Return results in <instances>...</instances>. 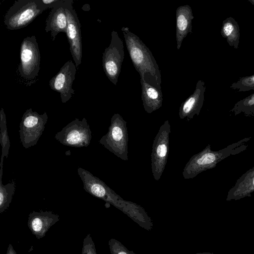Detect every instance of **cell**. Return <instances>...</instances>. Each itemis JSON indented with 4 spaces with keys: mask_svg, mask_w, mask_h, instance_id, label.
I'll list each match as a JSON object with an SVG mask.
<instances>
[{
    "mask_svg": "<svg viewBox=\"0 0 254 254\" xmlns=\"http://www.w3.org/2000/svg\"><path fill=\"white\" fill-rule=\"evenodd\" d=\"M77 173L87 192L113 205L143 228L147 229L150 226L151 220L141 206L124 200L104 182L88 171L79 167Z\"/></svg>",
    "mask_w": 254,
    "mask_h": 254,
    "instance_id": "obj_1",
    "label": "cell"
},
{
    "mask_svg": "<svg viewBox=\"0 0 254 254\" xmlns=\"http://www.w3.org/2000/svg\"><path fill=\"white\" fill-rule=\"evenodd\" d=\"M121 30L124 34L127 49L136 70L139 74L147 73L154 77L161 85V72L149 49L128 27L124 26Z\"/></svg>",
    "mask_w": 254,
    "mask_h": 254,
    "instance_id": "obj_2",
    "label": "cell"
},
{
    "mask_svg": "<svg viewBox=\"0 0 254 254\" xmlns=\"http://www.w3.org/2000/svg\"><path fill=\"white\" fill-rule=\"evenodd\" d=\"M128 135L127 122L118 113L111 120L107 133L99 142L106 149L124 161H127Z\"/></svg>",
    "mask_w": 254,
    "mask_h": 254,
    "instance_id": "obj_3",
    "label": "cell"
},
{
    "mask_svg": "<svg viewBox=\"0 0 254 254\" xmlns=\"http://www.w3.org/2000/svg\"><path fill=\"white\" fill-rule=\"evenodd\" d=\"M45 11L38 0H17L7 11L4 23L10 30L21 29L27 26Z\"/></svg>",
    "mask_w": 254,
    "mask_h": 254,
    "instance_id": "obj_4",
    "label": "cell"
},
{
    "mask_svg": "<svg viewBox=\"0 0 254 254\" xmlns=\"http://www.w3.org/2000/svg\"><path fill=\"white\" fill-rule=\"evenodd\" d=\"M46 112L39 114L32 108L24 113L19 125L20 140L25 149L35 145L42 135L48 121Z\"/></svg>",
    "mask_w": 254,
    "mask_h": 254,
    "instance_id": "obj_5",
    "label": "cell"
},
{
    "mask_svg": "<svg viewBox=\"0 0 254 254\" xmlns=\"http://www.w3.org/2000/svg\"><path fill=\"white\" fill-rule=\"evenodd\" d=\"M171 126L168 120L164 122L155 136L151 154V170L155 181H159L165 170L169 152Z\"/></svg>",
    "mask_w": 254,
    "mask_h": 254,
    "instance_id": "obj_6",
    "label": "cell"
},
{
    "mask_svg": "<svg viewBox=\"0 0 254 254\" xmlns=\"http://www.w3.org/2000/svg\"><path fill=\"white\" fill-rule=\"evenodd\" d=\"M124 58L123 40L118 32L113 30L110 44L103 54L102 64L107 77L115 85L117 84Z\"/></svg>",
    "mask_w": 254,
    "mask_h": 254,
    "instance_id": "obj_7",
    "label": "cell"
},
{
    "mask_svg": "<svg viewBox=\"0 0 254 254\" xmlns=\"http://www.w3.org/2000/svg\"><path fill=\"white\" fill-rule=\"evenodd\" d=\"M20 62L18 71L20 76L31 80L38 75L40 65V53L35 36H27L20 45Z\"/></svg>",
    "mask_w": 254,
    "mask_h": 254,
    "instance_id": "obj_8",
    "label": "cell"
},
{
    "mask_svg": "<svg viewBox=\"0 0 254 254\" xmlns=\"http://www.w3.org/2000/svg\"><path fill=\"white\" fill-rule=\"evenodd\" d=\"M92 132L85 118H76L66 125L55 136L61 144L70 147H82L89 146L92 139Z\"/></svg>",
    "mask_w": 254,
    "mask_h": 254,
    "instance_id": "obj_9",
    "label": "cell"
},
{
    "mask_svg": "<svg viewBox=\"0 0 254 254\" xmlns=\"http://www.w3.org/2000/svg\"><path fill=\"white\" fill-rule=\"evenodd\" d=\"M73 2V0H69L64 7L67 19L66 34L72 57L76 68H78L82 57L81 25L76 12L72 6Z\"/></svg>",
    "mask_w": 254,
    "mask_h": 254,
    "instance_id": "obj_10",
    "label": "cell"
},
{
    "mask_svg": "<svg viewBox=\"0 0 254 254\" xmlns=\"http://www.w3.org/2000/svg\"><path fill=\"white\" fill-rule=\"evenodd\" d=\"M76 68L75 64L69 60L49 81L51 89L60 94L63 103L69 100L74 94L72 84L75 79Z\"/></svg>",
    "mask_w": 254,
    "mask_h": 254,
    "instance_id": "obj_11",
    "label": "cell"
},
{
    "mask_svg": "<svg viewBox=\"0 0 254 254\" xmlns=\"http://www.w3.org/2000/svg\"><path fill=\"white\" fill-rule=\"evenodd\" d=\"M140 77L143 108L147 113L151 114L162 106L161 86L154 77L149 74L142 73Z\"/></svg>",
    "mask_w": 254,
    "mask_h": 254,
    "instance_id": "obj_12",
    "label": "cell"
},
{
    "mask_svg": "<svg viewBox=\"0 0 254 254\" xmlns=\"http://www.w3.org/2000/svg\"><path fill=\"white\" fill-rule=\"evenodd\" d=\"M205 89L204 82L200 79L198 80L193 93L182 102L179 108V116L181 119L186 118L189 121L194 115H199L203 104Z\"/></svg>",
    "mask_w": 254,
    "mask_h": 254,
    "instance_id": "obj_13",
    "label": "cell"
},
{
    "mask_svg": "<svg viewBox=\"0 0 254 254\" xmlns=\"http://www.w3.org/2000/svg\"><path fill=\"white\" fill-rule=\"evenodd\" d=\"M60 220L59 216L52 211L31 212L28 218V227L37 239L46 235L49 229Z\"/></svg>",
    "mask_w": 254,
    "mask_h": 254,
    "instance_id": "obj_14",
    "label": "cell"
},
{
    "mask_svg": "<svg viewBox=\"0 0 254 254\" xmlns=\"http://www.w3.org/2000/svg\"><path fill=\"white\" fill-rule=\"evenodd\" d=\"M69 0L53 7L47 18L45 31L51 32L53 41L60 32L66 34L67 19L64 7Z\"/></svg>",
    "mask_w": 254,
    "mask_h": 254,
    "instance_id": "obj_15",
    "label": "cell"
},
{
    "mask_svg": "<svg viewBox=\"0 0 254 254\" xmlns=\"http://www.w3.org/2000/svg\"><path fill=\"white\" fill-rule=\"evenodd\" d=\"M176 42L179 50L189 33H192V21L194 18L191 7L188 5L179 6L176 10Z\"/></svg>",
    "mask_w": 254,
    "mask_h": 254,
    "instance_id": "obj_16",
    "label": "cell"
},
{
    "mask_svg": "<svg viewBox=\"0 0 254 254\" xmlns=\"http://www.w3.org/2000/svg\"><path fill=\"white\" fill-rule=\"evenodd\" d=\"M254 192V167L243 174L229 190L227 201L237 200L251 196Z\"/></svg>",
    "mask_w": 254,
    "mask_h": 254,
    "instance_id": "obj_17",
    "label": "cell"
},
{
    "mask_svg": "<svg viewBox=\"0 0 254 254\" xmlns=\"http://www.w3.org/2000/svg\"><path fill=\"white\" fill-rule=\"evenodd\" d=\"M220 33L230 46L236 49L239 47L240 28L234 18L229 17L223 21Z\"/></svg>",
    "mask_w": 254,
    "mask_h": 254,
    "instance_id": "obj_18",
    "label": "cell"
},
{
    "mask_svg": "<svg viewBox=\"0 0 254 254\" xmlns=\"http://www.w3.org/2000/svg\"><path fill=\"white\" fill-rule=\"evenodd\" d=\"M4 158L1 157L0 163V213L4 212L9 206L12 201L13 194L15 190V183L14 181L3 185L2 177L3 173V163Z\"/></svg>",
    "mask_w": 254,
    "mask_h": 254,
    "instance_id": "obj_19",
    "label": "cell"
},
{
    "mask_svg": "<svg viewBox=\"0 0 254 254\" xmlns=\"http://www.w3.org/2000/svg\"><path fill=\"white\" fill-rule=\"evenodd\" d=\"M230 112L235 116L243 114L247 117H254V93L238 101Z\"/></svg>",
    "mask_w": 254,
    "mask_h": 254,
    "instance_id": "obj_20",
    "label": "cell"
},
{
    "mask_svg": "<svg viewBox=\"0 0 254 254\" xmlns=\"http://www.w3.org/2000/svg\"><path fill=\"white\" fill-rule=\"evenodd\" d=\"M0 143L1 146V156L8 157L10 147V141L6 127L5 114L3 108L0 111Z\"/></svg>",
    "mask_w": 254,
    "mask_h": 254,
    "instance_id": "obj_21",
    "label": "cell"
},
{
    "mask_svg": "<svg viewBox=\"0 0 254 254\" xmlns=\"http://www.w3.org/2000/svg\"><path fill=\"white\" fill-rule=\"evenodd\" d=\"M230 88L238 90V92H246L254 90V74L240 78L233 83Z\"/></svg>",
    "mask_w": 254,
    "mask_h": 254,
    "instance_id": "obj_22",
    "label": "cell"
},
{
    "mask_svg": "<svg viewBox=\"0 0 254 254\" xmlns=\"http://www.w3.org/2000/svg\"><path fill=\"white\" fill-rule=\"evenodd\" d=\"M111 254H136L132 251L128 250L120 242L115 239H111L108 242Z\"/></svg>",
    "mask_w": 254,
    "mask_h": 254,
    "instance_id": "obj_23",
    "label": "cell"
},
{
    "mask_svg": "<svg viewBox=\"0 0 254 254\" xmlns=\"http://www.w3.org/2000/svg\"><path fill=\"white\" fill-rule=\"evenodd\" d=\"M81 254H97L95 244L90 234L83 239Z\"/></svg>",
    "mask_w": 254,
    "mask_h": 254,
    "instance_id": "obj_24",
    "label": "cell"
},
{
    "mask_svg": "<svg viewBox=\"0 0 254 254\" xmlns=\"http://www.w3.org/2000/svg\"><path fill=\"white\" fill-rule=\"evenodd\" d=\"M66 0H38L39 3L42 8L45 10L47 8L53 7L62 4Z\"/></svg>",
    "mask_w": 254,
    "mask_h": 254,
    "instance_id": "obj_25",
    "label": "cell"
},
{
    "mask_svg": "<svg viewBox=\"0 0 254 254\" xmlns=\"http://www.w3.org/2000/svg\"><path fill=\"white\" fill-rule=\"evenodd\" d=\"M6 254H17L11 244H9L7 249Z\"/></svg>",
    "mask_w": 254,
    "mask_h": 254,
    "instance_id": "obj_26",
    "label": "cell"
},
{
    "mask_svg": "<svg viewBox=\"0 0 254 254\" xmlns=\"http://www.w3.org/2000/svg\"><path fill=\"white\" fill-rule=\"evenodd\" d=\"M195 254H214L211 253H197Z\"/></svg>",
    "mask_w": 254,
    "mask_h": 254,
    "instance_id": "obj_27",
    "label": "cell"
},
{
    "mask_svg": "<svg viewBox=\"0 0 254 254\" xmlns=\"http://www.w3.org/2000/svg\"><path fill=\"white\" fill-rule=\"evenodd\" d=\"M249 1L252 4L254 5V0H249Z\"/></svg>",
    "mask_w": 254,
    "mask_h": 254,
    "instance_id": "obj_28",
    "label": "cell"
}]
</instances>
